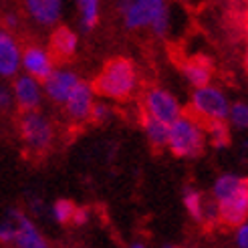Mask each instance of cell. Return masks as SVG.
Segmentation results:
<instances>
[{"label":"cell","instance_id":"21","mask_svg":"<svg viewBox=\"0 0 248 248\" xmlns=\"http://www.w3.org/2000/svg\"><path fill=\"white\" fill-rule=\"evenodd\" d=\"M228 119L234 127L238 129H248V103H234L230 105V111H228Z\"/></svg>","mask_w":248,"mask_h":248},{"label":"cell","instance_id":"16","mask_svg":"<svg viewBox=\"0 0 248 248\" xmlns=\"http://www.w3.org/2000/svg\"><path fill=\"white\" fill-rule=\"evenodd\" d=\"M186 79H188L194 87H204L212 79V63L204 57H192L184 63L182 67Z\"/></svg>","mask_w":248,"mask_h":248},{"label":"cell","instance_id":"25","mask_svg":"<svg viewBox=\"0 0 248 248\" xmlns=\"http://www.w3.org/2000/svg\"><path fill=\"white\" fill-rule=\"evenodd\" d=\"M236 246L240 248H248V220L242 222L236 230Z\"/></svg>","mask_w":248,"mask_h":248},{"label":"cell","instance_id":"31","mask_svg":"<svg viewBox=\"0 0 248 248\" xmlns=\"http://www.w3.org/2000/svg\"><path fill=\"white\" fill-rule=\"evenodd\" d=\"M244 2H246V4H248V0H244Z\"/></svg>","mask_w":248,"mask_h":248},{"label":"cell","instance_id":"11","mask_svg":"<svg viewBox=\"0 0 248 248\" xmlns=\"http://www.w3.org/2000/svg\"><path fill=\"white\" fill-rule=\"evenodd\" d=\"M24 6L34 22L43 24V27H51L61 16L63 0H24Z\"/></svg>","mask_w":248,"mask_h":248},{"label":"cell","instance_id":"14","mask_svg":"<svg viewBox=\"0 0 248 248\" xmlns=\"http://www.w3.org/2000/svg\"><path fill=\"white\" fill-rule=\"evenodd\" d=\"M18 61L20 53L15 39L6 31H0V75L12 77L18 71Z\"/></svg>","mask_w":248,"mask_h":248},{"label":"cell","instance_id":"13","mask_svg":"<svg viewBox=\"0 0 248 248\" xmlns=\"http://www.w3.org/2000/svg\"><path fill=\"white\" fill-rule=\"evenodd\" d=\"M12 218L16 222V238H15V246H20V248H45L46 246V240L39 234L32 226V222L20 214V212H12Z\"/></svg>","mask_w":248,"mask_h":248},{"label":"cell","instance_id":"23","mask_svg":"<svg viewBox=\"0 0 248 248\" xmlns=\"http://www.w3.org/2000/svg\"><path fill=\"white\" fill-rule=\"evenodd\" d=\"M16 238V222H2L0 224V244H15Z\"/></svg>","mask_w":248,"mask_h":248},{"label":"cell","instance_id":"1","mask_svg":"<svg viewBox=\"0 0 248 248\" xmlns=\"http://www.w3.org/2000/svg\"><path fill=\"white\" fill-rule=\"evenodd\" d=\"M135 87V67L131 61L117 57L111 59L103 67L101 75H97L91 89L99 97L109 99H127Z\"/></svg>","mask_w":248,"mask_h":248},{"label":"cell","instance_id":"17","mask_svg":"<svg viewBox=\"0 0 248 248\" xmlns=\"http://www.w3.org/2000/svg\"><path fill=\"white\" fill-rule=\"evenodd\" d=\"M141 123H143V129H145V135L150 143L154 147H166L168 145V138H170V123H164L155 117H152L150 113L141 115Z\"/></svg>","mask_w":248,"mask_h":248},{"label":"cell","instance_id":"15","mask_svg":"<svg viewBox=\"0 0 248 248\" xmlns=\"http://www.w3.org/2000/svg\"><path fill=\"white\" fill-rule=\"evenodd\" d=\"M77 51V34L67 27H59L51 34V55L57 61H67Z\"/></svg>","mask_w":248,"mask_h":248},{"label":"cell","instance_id":"20","mask_svg":"<svg viewBox=\"0 0 248 248\" xmlns=\"http://www.w3.org/2000/svg\"><path fill=\"white\" fill-rule=\"evenodd\" d=\"M79 10H81V24L85 31L95 29L99 22V0H79Z\"/></svg>","mask_w":248,"mask_h":248},{"label":"cell","instance_id":"18","mask_svg":"<svg viewBox=\"0 0 248 248\" xmlns=\"http://www.w3.org/2000/svg\"><path fill=\"white\" fill-rule=\"evenodd\" d=\"M204 127L210 135V141H212L214 147L222 150V147L230 145V129L226 125V119H210L204 121Z\"/></svg>","mask_w":248,"mask_h":248},{"label":"cell","instance_id":"22","mask_svg":"<svg viewBox=\"0 0 248 248\" xmlns=\"http://www.w3.org/2000/svg\"><path fill=\"white\" fill-rule=\"evenodd\" d=\"M53 214L59 224H67V222L73 220V214H75V204L71 200H57L53 206Z\"/></svg>","mask_w":248,"mask_h":248},{"label":"cell","instance_id":"9","mask_svg":"<svg viewBox=\"0 0 248 248\" xmlns=\"http://www.w3.org/2000/svg\"><path fill=\"white\" fill-rule=\"evenodd\" d=\"M77 81H79L77 75L71 71H53L51 75L45 79V91L55 103L65 105L67 97L73 91V87L77 85Z\"/></svg>","mask_w":248,"mask_h":248},{"label":"cell","instance_id":"30","mask_svg":"<svg viewBox=\"0 0 248 248\" xmlns=\"http://www.w3.org/2000/svg\"><path fill=\"white\" fill-rule=\"evenodd\" d=\"M244 69L248 71V51H246V55H244Z\"/></svg>","mask_w":248,"mask_h":248},{"label":"cell","instance_id":"28","mask_svg":"<svg viewBox=\"0 0 248 248\" xmlns=\"http://www.w3.org/2000/svg\"><path fill=\"white\" fill-rule=\"evenodd\" d=\"M8 105H10V95H8V91L4 89V87L0 85V111L6 109Z\"/></svg>","mask_w":248,"mask_h":248},{"label":"cell","instance_id":"19","mask_svg":"<svg viewBox=\"0 0 248 248\" xmlns=\"http://www.w3.org/2000/svg\"><path fill=\"white\" fill-rule=\"evenodd\" d=\"M204 204H206L204 196L198 190H194V188L184 190V206L190 212V216L198 222H204Z\"/></svg>","mask_w":248,"mask_h":248},{"label":"cell","instance_id":"3","mask_svg":"<svg viewBox=\"0 0 248 248\" xmlns=\"http://www.w3.org/2000/svg\"><path fill=\"white\" fill-rule=\"evenodd\" d=\"M192 111L198 119L210 121V119H228L230 103L226 95L216 87H196V91L192 95Z\"/></svg>","mask_w":248,"mask_h":248},{"label":"cell","instance_id":"8","mask_svg":"<svg viewBox=\"0 0 248 248\" xmlns=\"http://www.w3.org/2000/svg\"><path fill=\"white\" fill-rule=\"evenodd\" d=\"M91 107H93V89L87 83L77 81V85L73 87V91L69 93L65 109L71 119L75 121H85L91 115Z\"/></svg>","mask_w":248,"mask_h":248},{"label":"cell","instance_id":"5","mask_svg":"<svg viewBox=\"0 0 248 248\" xmlns=\"http://www.w3.org/2000/svg\"><path fill=\"white\" fill-rule=\"evenodd\" d=\"M218 204V220L224 226L238 228L248 220V178H242L240 186L230 196L222 198Z\"/></svg>","mask_w":248,"mask_h":248},{"label":"cell","instance_id":"29","mask_svg":"<svg viewBox=\"0 0 248 248\" xmlns=\"http://www.w3.org/2000/svg\"><path fill=\"white\" fill-rule=\"evenodd\" d=\"M244 36H246V43H248V16L244 18Z\"/></svg>","mask_w":248,"mask_h":248},{"label":"cell","instance_id":"4","mask_svg":"<svg viewBox=\"0 0 248 248\" xmlns=\"http://www.w3.org/2000/svg\"><path fill=\"white\" fill-rule=\"evenodd\" d=\"M20 133L22 140L27 143V147H31L32 152H45L53 140V129L51 123H48L39 111H22L20 117Z\"/></svg>","mask_w":248,"mask_h":248},{"label":"cell","instance_id":"10","mask_svg":"<svg viewBox=\"0 0 248 248\" xmlns=\"http://www.w3.org/2000/svg\"><path fill=\"white\" fill-rule=\"evenodd\" d=\"M22 65H24V69H27V73L31 77H34L36 81H41V83H45V79L55 71L51 57H48L39 46H27L24 48Z\"/></svg>","mask_w":248,"mask_h":248},{"label":"cell","instance_id":"12","mask_svg":"<svg viewBox=\"0 0 248 248\" xmlns=\"http://www.w3.org/2000/svg\"><path fill=\"white\" fill-rule=\"evenodd\" d=\"M15 95L20 111H32L41 103V89L39 81L31 75H22L15 81Z\"/></svg>","mask_w":248,"mask_h":248},{"label":"cell","instance_id":"6","mask_svg":"<svg viewBox=\"0 0 248 248\" xmlns=\"http://www.w3.org/2000/svg\"><path fill=\"white\" fill-rule=\"evenodd\" d=\"M166 10V0H129V4L121 12L125 18V27L138 31L143 27H152V22Z\"/></svg>","mask_w":248,"mask_h":248},{"label":"cell","instance_id":"7","mask_svg":"<svg viewBox=\"0 0 248 248\" xmlns=\"http://www.w3.org/2000/svg\"><path fill=\"white\" fill-rule=\"evenodd\" d=\"M143 101H145V113H150L152 117L164 123H171L173 119L182 115L178 101L173 99V95H170L164 89H150L145 93Z\"/></svg>","mask_w":248,"mask_h":248},{"label":"cell","instance_id":"27","mask_svg":"<svg viewBox=\"0 0 248 248\" xmlns=\"http://www.w3.org/2000/svg\"><path fill=\"white\" fill-rule=\"evenodd\" d=\"M87 216H89V212H87L85 208H75V214H73V224H77V226H81V224H85L87 222Z\"/></svg>","mask_w":248,"mask_h":248},{"label":"cell","instance_id":"26","mask_svg":"<svg viewBox=\"0 0 248 248\" xmlns=\"http://www.w3.org/2000/svg\"><path fill=\"white\" fill-rule=\"evenodd\" d=\"M89 117H91L93 121H103V119L107 117V107H105V105H93Z\"/></svg>","mask_w":248,"mask_h":248},{"label":"cell","instance_id":"2","mask_svg":"<svg viewBox=\"0 0 248 248\" xmlns=\"http://www.w3.org/2000/svg\"><path fill=\"white\" fill-rule=\"evenodd\" d=\"M168 147L178 157H198L204 152V123L192 115H180L170 123Z\"/></svg>","mask_w":248,"mask_h":248},{"label":"cell","instance_id":"24","mask_svg":"<svg viewBox=\"0 0 248 248\" xmlns=\"http://www.w3.org/2000/svg\"><path fill=\"white\" fill-rule=\"evenodd\" d=\"M168 29H170V12L166 10L164 15H159V16L152 22V31H154L155 34H159V36H164V34L168 32Z\"/></svg>","mask_w":248,"mask_h":248}]
</instances>
